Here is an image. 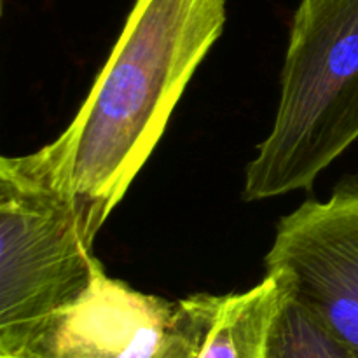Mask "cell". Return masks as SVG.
Listing matches in <instances>:
<instances>
[{"mask_svg": "<svg viewBox=\"0 0 358 358\" xmlns=\"http://www.w3.org/2000/svg\"><path fill=\"white\" fill-rule=\"evenodd\" d=\"M283 287V285H282ZM268 358H358L283 289L269 336Z\"/></svg>", "mask_w": 358, "mask_h": 358, "instance_id": "7", "label": "cell"}, {"mask_svg": "<svg viewBox=\"0 0 358 358\" xmlns=\"http://www.w3.org/2000/svg\"><path fill=\"white\" fill-rule=\"evenodd\" d=\"M282 301V283L269 275L250 290L217 296L198 358H268Z\"/></svg>", "mask_w": 358, "mask_h": 358, "instance_id": "6", "label": "cell"}, {"mask_svg": "<svg viewBox=\"0 0 358 358\" xmlns=\"http://www.w3.org/2000/svg\"><path fill=\"white\" fill-rule=\"evenodd\" d=\"M269 135L245 171V201L311 191L358 138V0H301Z\"/></svg>", "mask_w": 358, "mask_h": 358, "instance_id": "3", "label": "cell"}, {"mask_svg": "<svg viewBox=\"0 0 358 358\" xmlns=\"http://www.w3.org/2000/svg\"><path fill=\"white\" fill-rule=\"evenodd\" d=\"M217 296L168 301L101 273L27 358H198Z\"/></svg>", "mask_w": 358, "mask_h": 358, "instance_id": "4", "label": "cell"}, {"mask_svg": "<svg viewBox=\"0 0 358 358\" xmlns=\"http://www.w3.org/2000/svg\"><path fill=\"white\" fill-rule=\"evenodd\" d=\"M55 145L0 159V358H27L105 273Z\"/></svg>", "mask_w": 358, "mask_h": 358, "instance_id": "2", "label": "cell"}, {"mask_svg": "<svg viewBox=\"0 0 358 358\" xmlns=\"http://www.w3.org/2000/svg\"><path fill=\"white\" fill-rule=\"evenodd\" d=\"M266 275L358 357V175L282 217Z\"/></svg>", "mask_w": 358, "mask_h": 358, "instance_id": "5", "label": "cell"}, {"mask_svg": "<svg viewBox=\"0 0 358 358\" xmlns=\"http://www.w3.org/2000/svg\"><path fill=\"white\" fill-rule=\"evenodd\" d=\"M224 24L226 0H135L90 94L52 142L94 236L159 143Z\"/></svg>", "mask_w": 358, "mask_h": 358, "instance_id": "1", "label": "cell"}]
</instances>
